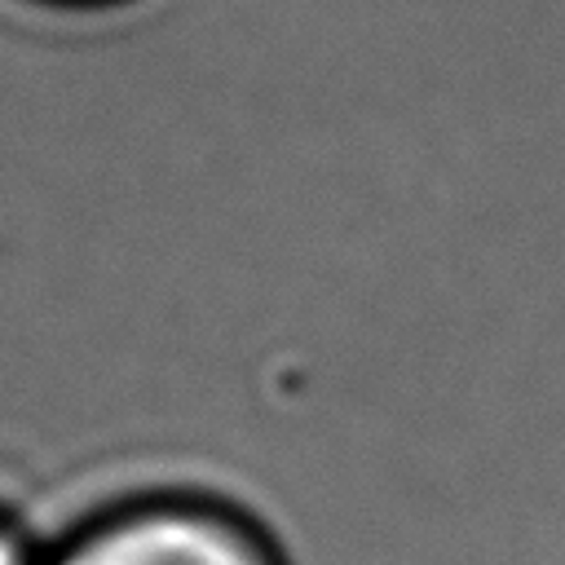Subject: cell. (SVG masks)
<instances>
[{"mask_svg":"<svg viewBox=\"0 0 565 565\" xmlns=\"http://www.w3.org/2000/svg\"><path fill=\"white\" fill-rule=\"evenodd\" d=\"M40 565H282V552L225 499L150 490L88 512Z\"/></svg>","mask_w":565,"mask_h":565,"instance_id":"6da1fadb","label":"cell"},{"mask_svg":"<svg viewBox=\"0 0 565 565\" xmlns=\"http://www.w3.org/2000/svg\"><path fill=\"white\" fill-rule=\"evenodd\" d=\"M0 565H31V547L22 543V534L13 525L0 521Z\"/></svg>","mask_w":565,"mask_h":565,"instance_id":"7a4b0ae2","label":"cell"},{"mask_svg":"<svg viewBox=\"0 0 565 565\" xmlns=\"http://www.w3.org/2000/svg\"><path fill=\"white\" fill-rule=\"evenodd\" d=\"M53 4H79V9H110V4H128V0H53Z\"/></svg>","mask_w":565,"mask_h":565,"instance_id":"3957f363","label":"cell"}]
</instances>
